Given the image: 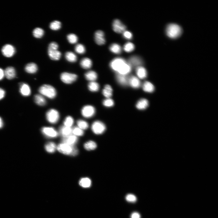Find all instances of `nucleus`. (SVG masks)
I'll use <instances>...</instances> for the list:
<instances>
[{"instance_id":"3","label":"nucleus","mask_w":218,"mask_h":218,"mask_svg":"<svg viewBox=\"0 0 218 218\" xmlns=\"http://www.w3.org/2000/svg\"><path fill=\"white\" fill-rule=\"evenodd\" d=\"M167 36L171 39H176L181 35L182 29L178 25L174 24L169 25L166 29Z\"/></svg>"},{"instance_id":"30","label":"nucleus","mask_w":218,"mask_h":218,"mask_svg":"<svg viewBox=\"0 0 218 218\" xmlns=\"http://www.w3.org/2000/svg\"><path fill=\"white\" fill-rule=\"evenodd\" d=\"M110 51L113 53L119 54L121 53L122 49L121 46L118 44L114 43L111 44L109 48Z\"/></svg>"},{"instance_id":"25","label":"nucleus","mask_w":218,"mask_h":218,"mask_svg":"<svg viewBox=\"0 0 218 218\" xmlns=\"http://www.w3.org/2000/svg\"><path fill=\"white\" fill-rule=\"evenodd\" d=\"M136 73L138 77L141 79H144L146 78L147 73L146 69L142 66L137 68Z\"/></svg>"},{"instance_id":"15","label":"nucleus","mask_w":218,"mask_h":218,"mask_svg":"<svg viewBox=\"0 0 218 218\" xmlns=\"http://www.w3.org/2000/svg\"><path fill=\"white\" fill-rule=\"evenodd\" d=\"M20 91L21 95L24 96H28L31 94V89L27 84L21 83L20 85Z\"/></svg>"},{"instance_id":"44","label":"nucleus","mask_w":218,"mask_h":218,"mask_svg":"<svg viewBox=\"0 0 218 218\" xmlns=\"http://www.w3.org/2000/svg\"><path fill=\"white\" fill-rule=\"evenodd\" d=\"M126 199L128 202L134 203L136 201L137 198L134 194H129L126 195Z\"/></svg>"},{"instance_id":"1","label":"nucleus","mask_w":218,"mask_h":218,"mask_svg":"<svg viewBox=\"0 0 218 218\" xmlns=\"http://www.w3.org/2000/svg\"><path fill=\"white\" fill-rule=\"evenodd\" d=\"M111 68L117 72V74L127 75L131 71L132 67L125 60L121 58H116L111 62Z\"/></svg>"},{"instance_id":"17","label":"nucleus","mask_w":218,"mask_h":218,"mask_svg":"<svg viewBox=\"0 0 218 218\" xmlns=\"http://www.w3.org/2000/svg\"><path fill=\"white\" fill-rule=\"evenodd\" d=\"M4 72L5 76L8 79H12L16 77L15 70L12 67L7 68Z\"/></svg>"},{"instance_id":"42","label":"nucleus","mask_w":218,"mask_h":218,"mask_svg":"<svg viewBox=\"0 0 218 218\" xmlns=\"http://www.w3.org/2000/svg\"><path fill=\"white\" fill-rule=\"evenodd\" d=\"M74 119L71 116H68L65 118L64 122V126L71 127L74 123Z\"/></svg>"},{"instance_id":"39","label":"nucleus","mask_w":218,"mask_h":218,"mask_svg":"<svg viewBox=\"0 0 218 218\" xmlns=\"http://www.w3.org/2000/svg\"><path fill=\"white\" fill-rule=\"evenodd\" d=\"M77 123L78 127L82 130L87 129L89 126L88 123L84 120H78Z\"/></svg>"},{"instance_id":"27","label":"nucleus","mask_w":218,"mask_h":218,"mask_svg":"<svg viewBox=\"0 0 218 218\" xmlns=\"http://www.w3.org/2000/svg\"><path fill=\"white\" fill-rule=\"evenodd\" d=\"M144 91L146 92L153 93L155 91V87L151 82L148 81H145L142 86Z\"/></svg>"},{"instance_id":"5","label":"nucleus","mask_w":218,"mask_h":218,"mask_svg":"<svg viewBox=\"0 0 218 218\" xmlns=\"http://www.w3.org/2000/svg\"><path fill=\"white\" fill-rule=\"evenodd\" d=\"M47 119L51 124H56L59 121L60 115L59 112L54 109L49 110L46 114Z\"/></svg>"},{"instance_id":"7","label":"nucleus","mask_w":218,"mask_h":218,"mask_svg":"<svg viewBox=\"0 0 218 218\" xmlns=\"http://www.w3.org/2000/svg\"><path fill=\"white\" fill-rule=\"evenodd\" d=\"M93 132L96 134H102L106 130V126L102 122L100 121L94 122L92 126Z\"/></svg>"},{"instance_id":"16","label":"nucleus","mask_w":218,"mask_h":218,"mask_svg":"<svg viewBox=\"0 0 218 218\" xmlns=\"http://www.w3.org/2000/svg\"><path fill=\"white\" fill-rule=\"evenodd\" d=\"M116 78L117 81L120 84L124 86L129 84V77L127 75L117 74Z\"/></svg>"},{"instance_id":"35","label":"nucleus","mask_w":218,"mask_h":218,"mask_svg":"<svg viewBox=\"0 0 218 218\" xmlns=\"http://www.w3.org/2000/svg\"><path fill=\"white\" fill-rule=\"evenodd\" d=\"M97 145L94 141H91L86 143L84 145L85 148L88 151H91L96 148Z\"/></svg>"},{"instance_id":"2","label":"nucleus","mask_w":218,"mask_h":218,"mask_svg":"<svg viewBox=\"0 0 218 218\" xmlns=\"http://www.w3.org/2000/svg\"><path fill=\"white\" fill-rule=\"evenodd\" d=\"M57 149L60 153L67 155L75 156L78 153L77 148L74 146L64 143H61L57 146Z\"/></svg>"},{"instance_id":"49","label":"nucleus","mask_w":218,"mask_h":218,"mask_svg":"<svg viewBox=\"0 0 218 218\" xmlns=\"http://www.w3.org/2000/svg\"><path fill=\"white\" fill-rule=\"evenodd\" d=\"M4 76V71L2 69L0 68V80H2Z\"/></svg>"},{"instance_id":"43","label":"nucleus","mask_w":218,"mask_h":218,"mask_svg":"<svg viewBox=\"0 0 218 218\" xmlns=\"http://www.w3.org/2000/svg\"><path fill=\"white\" fill-rule=\"evenodd\" d=\"M104 106L107 107H111L114 106V103L113 100L110 98L104 100L103 102Z\"/></svg>"},{"instance_id":"48","label":"nucleus","mask_w":218,"mask_h":218,"mask_svg":"<svg viewBox=\"0 0 218 218\" xmlns=\"http://www.w3.org/2000/svg\"><path fill=\"white\" fill-rule=\"evenodd\" d=\"M5 92L3 89L0 88V100L2 99L4 97Z\"/></svg>"},{"instance_id":"18","label":"nucleus","mask_w":218,"mask_h":218,"mask_svg":"<svg viewBox=\"0 0 218 218\" xmlns=\"http://www.w3.org/2000/svg\"><path fill=\"white\" fill-rule=\"evenodd\" d=\"M48 54L50 59L53 61H58L61 59V53L58 50H48Z\"/></svg>"},{"instance_id":"20","label":"nucleus","mask_w":218,"mask_h":218,"mask_svg":"<svg viewBox=\"0 0 218 218\" xmlns=\"http://www.w3.org/2000/svg\"><path fill=\"white\" fill-rule=\"evenodd\" d=\"M60 133L63 137L70 136L72 133V129L71 127L63 126L60 127Z\"/></svg>"},{"instance_id":"24","label":"nucleus","mask_w":218,"mask_h":218,"mask_svg":"<svg viewBox=\"0 0 218 218\" xmlns=\"http://www.w3.org/2000/svg\"><path fill=\"white\" fill-rule=\"evenodd\" d=\"M65 57L67 61L70 63H75L77 61V56L72 52H67L65 54Z\"/></svg>"},{"instance_id":"19","label":"nucleus","mask_w":218,"mask_h":218,"mask_svg":"<svg viewBox=\"0 0 218 218\" xmlns=\"http://www.w3.org/2000/svg\"><path fill=\"white\" fill-rule=\"evenodd\" d=\"M80 65L82 68L88 69L91 68L92 65L91 60L88 58L82 59L80 62Z\"/></svg>"},{"instance_id":"33","label":"nucleus","mask_w":218,"mask_h":218,"mask_svg":"<svg viewBox=\"0 0 218 218\" xmlns=\"http://www.w3.org/2000/svg\"><path fill=\"white\" fill-rule=\"evenodd\" d=\"M33 36L37 38H40L44 35V30L40 28H36L33 31Z\"/></svg>"},{"instance_id":"22","label":"nucleus","mask_w":218,"mask_h":218,"mask_svg":"<svg viewBox=\"0 0 218 218\" xmlns=\"http://www.w3.org/2000/svg\"><path fill=\"white\" fill-rule=\"evenodd\" d=\"M38 69L37 65L34 63H30L28 64L25 67V70L28 73L34 74L36 73Z\"/></svg>"},{"instance_id":"50","label":"nucleus","mask_w":218,"mask_h":218,"mask_svg":"<svg viewBox=\"0 0 218 218\" xmlns=\"http://www.w3.org/2000/svg\"><path fill=\"white\" fill-rule=\"evenodd\" d=\"M3 126V122L1 118L0 117V129Z\"/></svg>"},{"instance_id":"36","label":"nucleus","mask_w":218,"mask_h":218,"mask_svg":"<svg viewBox=\"0 0 218 218\" xmlns=\"http://www.w3.org/2000/svg\"><path fill=\"white\" fill-rule=\"evenodd\" d=\"M61 22L55 20L51 22L49 25V27L53 31H57L61 28Z\"/></svg>"},{"instance_id":"38","label":"nucleus","mask_w":218,"mask_h":218,"mask_svg":"<svg viewBox=\"0 0 218 218\" xmlns=\"http://www.w3.org/2000/svg\"><path fill=\"white\" fill-rule=\"evenodd\" d=\"M67 38L69 42L72 44L76 43L78 41L77 36L74 34H70L67 35Z\"/></svg>"},{"instance_id":"29","label":"nucleus","mask_w":218,"mask_h":218,"mask_svg":"<svg viewBox=\"0 0 218 218\" xmlns=\"http://www.w3.org/2000/svg\"><path fill=\"white\" fill-rule=\"evenodd\" d=\"M45 149L46 151L49 153H54L56 149L57 146L56 144L54 142H50L47 143L45 146Z\"/></svg>"},{"instance_id":"21","label":"nucleus","mask_w":218,"mask_h":218,"mask_svg":"<svg viewBox=\"0 0 218 218\" xmlns=\"http://www.w3.org/2000/svg\"><path fill=\"white\" fill-rule=\"evenodd\" d=\"M129 84L132 88H137L141 86V83L138 78L135 76L129 77Z\"/></svg>"},{"instance_id":"32","label":"nucleus","mask_w":218,"mask_h":218,"mask_svg":"<svg viewBox=\"0 0 218 218\" xmlns=\"http://www.w3.org/2000/svg\"><path fill=\"white\" fill-rule=\"evenodd\" d=\"M88 88L90 91L96 92L99 91L100 86L98 83L94 81H91L88 85Z\"/></svg>"},{"instance_id":"13","label":"nucleus","mask_w":218,"mask_h":218,"mask_svg":"<svg viewBox=\"0 0 218 218\" xmlns=\"http://www.w3.org/2000/svg\"><path fill=\"white\" fill-rule=\"evenodd\" d=\"M128 63L131 67H137L143 64V61L139 56H134L130 58Z\"/></svg>"},{"instance_id":"10","label":"nucleus","mask_w":218,"mask_h":218,"mask_svg":"<svg viewBox=\"0 0 218 218\" xmlns=\"http://www.w3.org/2000/svg\"><path fill=\"white\" fill-rule=\"evenodd\" d=\"M112 28L115 32L118 33H123L126 29V26L118 19L115 20L113 22Z\"/></svg>"},{"instance_id":"46","label":"nucleus","mask_w":218,"mask_h":218,"mask_svg":"<svg viewBox=\"0 0 218 218\" xmlns=\"http://www.w3.org/2000/svg\"><path fill=\"white\" fill-rule=\"evenodd\" d=\"M123 36L124 38L127 40H131L132 38V34L128 31H125L123 33Z\"/></svg>"},{"instance_id":"8","label":"nucleus","mask_w":218,"mask_h":218,"mask_svg":"<svg viewBox=\"0 0 218 218\" xmlns=\"http://www.w3.org/2000/svg\"><path fill=\"white\" fill-rule=\"evenodd\" d=\"M95 109L91 105H86L81 109V114L84 117L89 118L93 117L95 114Z\"/></svg>"},{"instance_id":"23","label":"nucleus","mask_w":218,"mask_h":218,"mask_svg":"<svg viewBox=\"0 0 218 218\" xmlns=\"http://www.w3.org/2000/svg\"><path fill=\"white\" fill-rule=\"evenodd\" d=\"M34 101L39 106H43L46 105L47 101L43 96L41 95L37 94L34 96Z\"/></svg>"},{"instance_id":"31","label":"nucleus","mask_w":218,"mask_h":218,"mask_svg":"<svg viewBox=\"0 0 218 218\" xmlns=\"http://www.w3.org/2000/svg\"><path fill=\"white\" fill-rule=\"evenodd\" d=\"M113 90L111 86L109 85L105 86L102 91V94L107 98H110L112 95Z\"/></svg>"},{"instance_id":"26","label":"nucleus","mask_w":218,"mask_h":218,"mask_svg":"<svg viewBox=\"0 0 218 218\" xmlns=\"http://www.w3.org/2000/svg\"><path fill=\"white\" fill-rule=\"evenodd\" d=\"M148 104L149 102L147 100L145 99H142L137 102L136 105V107L139 109L144 110L148 107Z\"/></svg>"},{"instance_id":"4","label":"nucleus","mask_w":218,"mask_h":218,"mask_svg":"<svg viewBox=\"0 0 218 218\" xmlns=\"http://www.w3.org/2000/svg\"><path fill=\"white\" fill-rule=\"evenodd\" d=\"M39 91L42 95L50 99L54 98L57 95L55 88L49 85H44L41 86L39 88Z\"/></svg>"},{"instance_id":"34","label":"nucleus","mask_w":218,"mask_h":218,"mask_svg":"<svg viewBox=\"0 0 218 218\" xmlns=\"http://www.w3.org/2000/svg\"><path fill=\"white\" fill-rule=\"evenodd\" d=\"M79 184L83 187L85 188L89 187L91 185V180L87 178H82L80 180Z\"/></svg>"},{"instance_id":"11","label":"nucleus","mask_w":218,"mask_h":218,"mask_svg":"<svg viewBox=\"0 0 218 218\" xmlns=\"http://www.w3.org/2000/svg\"><path fill=\"white\" fill-rule=\"evenodd\" d=\"M2 52L4 56L7 57H11L14 54L15 50L11 45L6 44L3 47Z\"/></svg>"},{"instance_id":"14","label":"nucleus","mask_w":218,"mask_h":218,"mask_svg":"<svg viewBox=\"0 0 218 218\" xmlns=\"http://www.w3.org/2000/svg\"><path fill=\"white\" fill-rule=\"evenodd\" d=\"M78 141V139L77 137L72 134L63 137L62 139L63 143L74 146L77 143Z\"/></svg>"},{"instance_id":"28","label":"nucleus","mask_w":218,"mask_h":218,"mask_svg":"<svg viewBox=\"0 0 218 218\" xmlns=\"http://www.w3.org/2000/svg\"><path fill=\"white\" fill-rule=\"evenodd\" d=\"M85 77L87 80L93 81L97 79L98 76L95 72L93 71H90L85 73Z\"/></svg>"},{"instance_id":"47","label":"nucleus","mask_w":218,"mask_h":218,"mask_svg":"<svg viewBox=\"0 0 218 218\" xmlns=\"http://www.w3.org/2000/svg\"><path fill=\"white\" fill-rule=\"evenodd\" d=\"M131 218H141V216L139 213L134 212L132 214Z\"/></svg>"},{"instance_id":"41","label":"nucleus","mask_w":218,"mask_h":218,"mask_svg":"<svg viewBox=\"0 0 218 218\" xmlns=\"http://www.w3.org/2000/svg\"><path fill=\"white\" fill-rule=\"evenodd\" d=\"M72 133L76 136H82L84 134L83 131L77 127H75L72 129Z\"/></svg>"},{"instance_id":"9","label":"nucleus","mask_w":218,"mask_h":218,"mask_svg":"<svg viewBox=\"0 0 218 218\" xmlns=\"http://www.w3.org/2000/svg\"><path fill=\"white\" fill-rule=\"evenodd\" d=\"M41 131L44 136L50 138H54L58 136V133L54 128L51 127H44Z\"/></svg>"},{"instance_id":"37","label":"nucleus","mask_w":218,"mask_h":218,"mask_svg":"<svg viewBox=\"0 0 218 218\" xmlns=\"http://www.w3.org/2000/svg\"><path fill=\"white\" fill-rule=\"evenodd\" d=\"M75 50L77 53L82 54L86 52V48L83 45L81 44H77L75 47Z\"/></svg>"},{"instance_id":"45","label":"nucleus","mask_w":218,"mask_h":218,"mask_svg":"<svg viewBox=\"0 0 218 218\" xmlns=\"http://www.w3.org/2000/svg\"><path fill=\"white\" fill-rule=\"evenodd\" d=\"M59 45L57 43L55 42H52L49 45L48 50H57Z\"/></svg>"},{"instance_id":"6","label":"nucleus","mask_w":218,"mask_h":218,"mask_svg":"<svg viewBox=\"0 0 218 218\" xmlns=\"http://www.w3.org/2000/svg\"><path fill=\"white\" fill-rule=\"evenodd\" d=\"M76 74L67 72L62 73L61 76L62 81L66 84H71L76 81L77 79Z\"/></svg>"},{"instance_id":"12","label":"nucleus","mask_w":218,"mask_h":218,"mask_svg":"<svg viewBox=\"0 0 218 218\" xmlns=\"http://www.w3.org/2000/svg\"><path fill=\"white\" fill-rule=\"evenodd\" d=\"M94 38L96 43L99 45H102L106 43L104 33L101 31L99 30L95 33Z\"/></svg>"},{"instance_id":"40","label":"nucleus","mask_w":218,"mask_h":218,"mask_svg":"<svg viewBox=\"0 0 218 218\" xmlns=\"http://www.w3.org/2000/svg\"><path fill=\"white\" fill-rule=\"evenodd\" d=\"M135 48L134 44L130 42L126 43L124 46V50L127 52H130L133 51Z\"/></svg>"}]
</instances>
